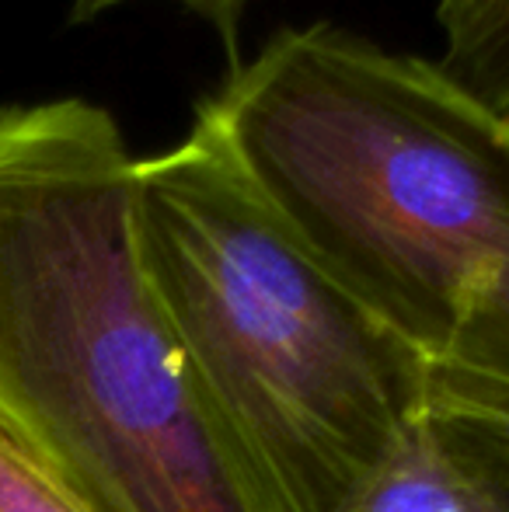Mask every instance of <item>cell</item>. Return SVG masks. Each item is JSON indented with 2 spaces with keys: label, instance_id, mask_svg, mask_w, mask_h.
Returning a JSON list of instances; mask_svg holds the SVG:
<instances>
[{
  "label": "cell",
  "instance_id": "cell-1",
  "mask_svg": "<svg viewBox=\"0 0 509 512\" xmlns=\"http://www.w3.org/2000/svg\"><path fill=\"white\" fill-rule=\"evenodd\" d=\"M255 196L426 366L509 380V115L436 60L279 28L196 105Z\"/></svg>",
  "mask_w": 509,
  "mask_h": 512
},
{
  "label": "cell",
  "instance_id": "cell-2",
  "mask_svg": "<svg viewBox=\"0 0 509 512\" xmlns=\"http://www.w3.org/2000/svg\"><path fill=\"white\" fill-rule=\"evenodd\" d=\"M0 439L88 512H262L150 290L136 157L88 98L0 105Z\"/></svg>",
  "mask_w": 509,
  "mask_h": 512
},
{
  "label": "cell",
  "instance_id": "cell-3",
  "mask_svg": "<svg viewBox=\"0 0 509 512\" xmlns=\"http://www.w3.org/2000/svg\"><path fill=\"white\" fill-rule=\"evenodd\" d=\"M136 237L262 512H335L419 422L429 366L279 223L217 136L136 157Z\"/></svg>",
  "mask_w": 509,
  "mask_h": 512
},
{
  "label": "cell",
  "instance_id": "cell-4",
  "mask_svg": "<svg viewBox=\"0 0 509 512\" xmlns=\"http://www.w3.org/2000/svg\"><path fill=\"white\" fill-rule=\"evenodd\" d=\"M422 422L496 512H509V380L429 366Z\"/></svg>",
  "mask_w": 509,
  "mask_h": 512
},
{
  "label": "cell",
  "instance_id": "cell-5",
  "mask_svg": "<svg viewBox=\"0 0 509 512\" xmlns=\"http://www.w3.org/2000/svg\"><path fill=\"white\" fill-rule=\"evenodd\" d=\"M335 512H496L440 450L426 422L412 425L377 471Z\"/></svg>",
  "mask_w": 509,
  "mask_h": 512
},
{
  "label": "cell",
  "instance_id": "cell-6",
  "mask_svg": "<svg viewBox=\"0 0 509 512\" xmlns=\"http://www.w3.org/2000/svg\"><path fill=\"white\" fill-rule=\"evenodd\" d=\"M436 63L509 115V0H496L478 18L443 32V56Z\"/></svg>",
  "mask_w": 509,
  "mask_h": 512
},
{
  "label": "cell",
  "instance_id": "cell-7",
  "mask_svg": "<svg viewBox=\"0 0 509 512\" xmlns=\"http://www.w3.org/2000/svg\"><path fill=\"white\" fill-rule=\"evenodd\" d=\"M136 4V0H70V21L84 25V21H95L102 14L116 11V7ZM164 4L185 7L192 18H199L213 32V39L220 42L227 63L238 67L245 56H241V28H245V14L255 0H164Z\"/></svg>",
  "mask_w": 509,
  "mask_h": 512
},
{
  "label": "cell",
  "instance_id": "cell-8",
  "mask_svg": "<svg viewBox=\"0 0 509 512\" xmlns=\"http://www.w3.org/2000/svg\"><path fill=\"white\" fill-rule=\"evenodd\" d=\"M0 512H88L46 471L0 439Z\"/></svg>",
  "mask_w": 509,
  "mask_h": 512
}]
</instances>
